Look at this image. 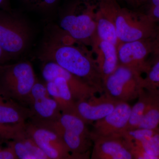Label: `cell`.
Segmentation results:
<instances>
[{"label":"cell","mask_w":159,"mask_h":159,"mask_svg":"<svg viewBox=\"0 0 159 159\" xmlns=\"http://www.w3.org/2000/svg\"><path fill=\"white\" fill-rule=\"evenodd\" d=\"M28 107L31 113L29 121L35 124L54 123L59 120L62 114L58 103L48 93L45 84L38 79L31 89Z\"/></svg>","instance_id":"52a82bcc"},{"label":"cell","mask_w":159,"mask_h":159,"mask_svg":"<svg viewBox=\"0 0 159 159\" xmlns=\"http://www.w3.org/2000/svg\"><path fill=\"white\" fill-rule=\"evenodd\" d=\"M42 74L45 82L52 80L57 77H63L67 83L76 102L99 93L97 89L83 80L66 70L54 62H44Z\"/></svg>","instance_id":"7c38bea8"},{"label":"cell","mask_w":159,"mask_h":159,"mask_svg":"<svg viewBox=\"0 0 159 159\" xmlns=\"http://www.w3.org/2000/svg\"><path fill=\"white\" fill-rule=\"evenodd\" d=\"M13 149L17 159H49L34 140L25 131L7 142Z\"/></svg>","instance_id":"d6986e66"},{"label":"cell","mask_w":159,"mask_h":159,"mask_svg":"<svg viewBox=\"0 0 159 159\" xmlns=\"http://www.w3.org/2000/svg\"><path fill=\"white\" fill-rule=\"evenodd\" d=\"M143 77L142 87L145 90L159 94V59L150 62V66Z\"/></svg>","instance_id":"603a6c76"},{"label":"cell","mask_w":159,"mask_h":159,"mask_svg":"<svg viewBox=\"0 0 159 159\" xmlns=\"http://www.w3.org/2000/svg\"><path fill=\"white\" fill-rule=\"evenodd\" d=\"M9 0H0V8L3 9L9 10L8 9V2Z\"/></svg>","instance_id":"f546056e"},{"label":"cell","mask_w":159,"mask_h":159,"mask_svg":"<svg viewBox=\"0 0 159 159\" xmlns=\"http://www.w3.org/2000/svg\"><path fill=\"white\" fill-rule=\"evenodd\" d=\"M96 54L95 61L102 81L119 65L117 47L112 43L95 37L92 44Z\"/></svg>","instance_id":"9a60e30c"},{"label":"cell","mask_w":159,"mask_h":159,"mask_svg":"<svg viewBox=\"0 0 159 159\" xmlns=\"http://www.w3.org/2000/svg\"><path fill=\"white\" fill-rule=\"evenodd\" d=\"M39 58L57 64L103 93V81L95 58L78 47L51 39L44 44Z\"/></svg>","instance_id":"6da1fadb"},{"label":"cell","mask_w":159,"mask_h":159,"mask_svg":"<svg viewBox=\"0 0 159 159\" xmlns=\"http://www.w3.org/2000/svg\"><path fill=\"white\" fill-rule=\"evenodd\" d=\"M30 109L0 94V124L14 126L24 124L31 118Z\"/></svg>","instance_id":"e0dca14e"},{"label":"cell","mask_w":159,"mask_h":159,"mask_svg":"<svg viewBox=\"0 0 159 159\" xmlns=\"http://www.w3.org/2000/svg\"><path fill=\"white\" fill-rule=\"evenodd\" d=\"M149 132L140 141L126 139L134 159H159V128Z\"/></svg>","instance_id":"ac0fdd59"},{"label":"cell","mask_w":159,"mask_h":159,"mask_svg":"<svg viewBox=\"0 0 159 159\" xmlns=\"http://www.w3.org/2000/svg\"><path fill=\"white\" fill-rule=\"evenodd\" d=\"M126 1L132 6H138L141 5L140 0H126Z\"/></svg>","instance_id":"4dcf8cb0"},{"label":"cell","mask_w":159,"mask_h":159,"mask_svg":"<svg viewBox=\"0 0 159 159\" xmlns=\"http://www.w3.org/2000/svg\"><path fill=\"white\" fill-rule=\"evenodd\" d=\"M0 159H17L12 148L9 145L0 147Z\"/></svg>","instance_id":"83f0119b"},{"label":"cell","mask_w":159,"mask_h":159,"mask_svg":"<svg viewBox=\"0 0 159 159\" xmlns=\"http://www.w3.org/2000/svg\"><path fill=\"white\" fill-rule=\"evenodd\" d=\"M92 159H134L129 145L122 136L93 137Z\"/></svg>","instance_id":"4fadbf2b"},{"label":"cell","mask_w":159,"mask_h":159,"mask_svg":"<svg viewBox=\"0 0 159 159\" xmlns=\"http://www.w3.org/2000/svg\"><path fill=\"white\" fill-rule=\"evenodd\" d=\"M142 74L119 65L103 81V93L118 102L137 99L144 90Z\"/></svg>","instance_id":"8992f818"},{"label":"cell","mask_w":159,"mask_h":159,"mask_svg":"<svg viewBox=\"0 0 159 159\" xmlns=\"http://www.w3.org/2000/svg\"><path fill=\"white\" fill-rule=\"evenodd\" d=\"M31 36V29L25 20L9 10L0 9V47L10 59L25 52Z\"/></svg>","instance_id":"5b68a950"},{"label":"cell","mask_w":159,"mask_h":159,"mask_svg":"<svg viewBox=\"0 0 159 159\" xmlns=\"http://www.w3.org/2000/svg\"><path fill=\"white\" fill-rule=\"evenodd\" d=\"M25 130L49 159H74L62 138L51 125L35 124L28 120Z\"/></svg>","instance_id":"ba28073f"},{"label":"cell","mask_w":159,"mask_h":159,"mask_svg":"<svg viewBox=\"0 0 159 159\" xmlns=\"http://www.w3.org/2000/svg\"><path fill=\"white\" fill-rule=\"evenodd\" d=\"M27 4L35 8L48 9L53 7L58 0H24Z\"/></svg>","instance_id":"d4e9b609"},{"label":"cell","mask_w":159,"mask_h":159,"mask_svg":"<svg viewBox=\"0 0 159 159\" xmlns=\"http://www.w3.org/2000/svg\"><path fill=\"white\" fill-rule=\"evenodd\" d=\"M49 95L58 103L62 114H76V101L66 81L63 77H57L45 82Z\"/></svg>","instance_id":"2e32d148"},{"label":"cell","mask_w":159,"mask_h":159,"mask_svg":"<svg viewBox=\"0 0 159 159\" xmlns=\"http://www.w3.org/2000/svg\"><path fill=\"white\" fill-rule=\"evenodd\" d=\"M77 115L62 114L51 125L59 134L74 159L89 158L93 141L87 125Z\"/></svg>","instance_id":"277c9868"},{"label":"cell","mask_w":159,"mask_h":159,"mask_svg":"<svg viewBox=\"0 0 159 159\" xmlns=\"http://www.w3.org/2000/svg\"><path fill=\"white\" fill-rule=\"evenodd\" d=\"M149 0H140V3H141V4H142V3L145 2H148Z\"/></svg>","instance_id":"1f68e13d"},{"label":"cell","mask_w":159,"mask_h":159,"mask_svg":"<svg viewBox=\"0 0 159 159\" xmlns=\"http://www.w3.org/2000/svg\"><path fill=\"white\" fill-rule=\"evenodd\" d=\"M97 36L99 39L112 43L117 46L119 41L112 19L102 7L99 6L96 11Z\"/></svg>","instance_id":"ffe728a7"},{"label":"cell","mask_w":159,"mask_h":159,"mask_svg":"<svg viewBox=\"0 0 159 159\" xmlns=\"http://www.w3.org/2000/svg\"><path fill=\"white\" fill-rule=\"evenodd\" d=\"M149 93L150 97L148 104L138 129L159 128V94Z\"/></svg>","instance_id":"44dd1931"},{"label":"cell","mask_w":159,"mask_h":159,"mask_svg":"<svg viewBox=\"0 0 159 159\" xmlns=\"http://www.w3.org/2000/svg\"><path fill=\"white\" fill-rule=\"evenodd\" d=\"M37 80L29 61L0 65V94L6 99L28 107L31 89Z\"/></svg>","instance_id":"3957f363"},{"label":"cell","mask_w":159,"mask_h":159,"mask_svg":"<svg viewBox=\"0 0 159 159\" xmlns=\"http://www.w3.org/2000/svg\"><path fill=\"white\" fill-rule=\"evenodd\" d=\"M119 102L103 93L99 97L93 95L87 99L76 101V115L88 125L92 124L110 113Z\"/></svg>","instance_id":"5bb4252c"},{"label":"cell","mask_w":159,"mask_h":159,"mask_svg":"<svg viewBox=\"0 0 159 159\" xmlns=\"http://www.w3.org/2000/svg\"><path fill=\"white\" fill-rule=\"evenodd\" d=\"M147 14L157 25L159 24V0H149Z\"/></svg>","instance_id":"484cf974"},{"label":"cell","mask_w":159,"mask_h":159,"mask_svg":"<svg viewBox=\"0 0 159 159\" xmlns=\"http://www.w3.org/2000/svg\"><path fill=\"white\" fill-rule=\"evenodd\" d=\"M151 41L152 45L151 55L153 57L152 60L159 59V24L157 26L153 36L151 38Z\"/></svg>","instance_id":"4316f807"},{"label":"cell","mask_w":159,"mask_h":159,"mask_svg":"<svg viewBox=\"0 0 159 159\" xmlns=\"http://www.w3.org/2000/svg\"><path fill=\"white\" fill-rule=\"evenodd\" d=\"M96 11L88 5L81 13H69L61 19V28L73 39L92 45L97 36Z\"/></svg>","instance_id":"9c48e42d"},{"label":"cell","mask_w":159,"mask_h":159,"mask_svg":"<svg viewBox=\"0 0 159 159\" xmlns=\"http://www.w3.org/2000/svg\"><path fill=\"white\" fill-rule=\"evenodd\" d=\"M25 123L14 126H6L0 124V141L8 142L17 137L24 131Z\"/></svg>","instance_id":"cb8c5ba5"},{"label":"cell","mask_w":159,"mask_h":159,"mask_svg":"<svg viewBox=\"0 0 159 159\" xmlns=\"http://www.w3.org/2000/svg\"><path fill=\"white\" fill-rule=\"evenodd\" d=\"M131 109L128 102H118L110 113L93 123L92 136H122L127 130Z\"/></svg>","instance_id":"8fae6325"},{"label":"cell","mask_w":159,"mask_h":159,"mask_svg":"<svg viewBox=\"0 0 159 159\" xmlns=\"http://www.w3.org/2000/svg\"><path fill=\"white\" fill-rule=\"evenodd\" d=\"M99 6L114 21L120 43L148 39L155 32L157 24L147 13L121 8L116 0H100Z\"/></svg>","instance_id":"7a4b0ae2"},{"label":"cell","mask_w":159,"mask_h":159,"mask_svg":"<svg viewBox=\"0 0 159 159\" xmlns=\"http://www.w3.org/2000/svg\"><path fill=\"white\" fill-rule=\"evenodd\" d=\"M119 64L145 74L150 66L148 57L151 55V38L119 43L117 46Z\"/></svg>","instance_id":"30bf717a"},{"label":"cell","mask_w":159,"mask_h":159,"mask_svg":"<svg viewBox=\"0 0 159 159\" xmlns=\"http://www.w3.org/2000/svg\"><path fill=\"white\" fill-rule=\"evenodd\" d=\"M11 60L10 57L0 47V65L8 63V62Z\"/></svg>","instance_id":"f1b7e54d"},{"label":"cell","mask_w":159,"mask_h":159,"mask_svg":"<svg viewBox=\"0 0 159 159\" xmlns=\"http://www.w3.org/2000/svg\"><path fill=\"white\" fill-rule=\"evenodd\" d=\"M149 96V92L144 89L137 99V102L131 107L127 130L139 128L148 105Z\"/></svg>","instance_id":"7402d4cb"}]
</instances>
